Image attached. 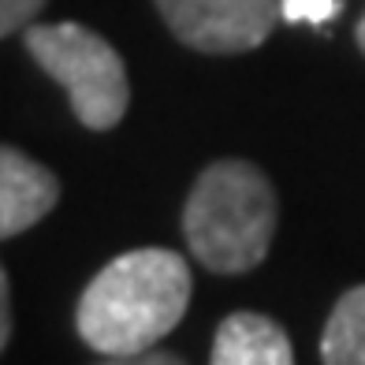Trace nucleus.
<instances>
[{
	"label": "nucleus",
	"mask_w": 365,
	"mask_h": 365,
	"mask_svg": "<svg viewBox=\"0 0 365 365\" xmlns=\"http://www.w3.org/2000/svg\"><path fill=\"white\" fill-rule=\"evenodd\" d=\"M209 365H294V351L272 317L239 309L217 328Z\"/></svg>",
	"instance_id": "6"
},
{
	"label": "nucleus",
	"mask_w": 365,
	"mask_h": 365,
	"mask_svg": "<svg viewBox=\"0 0 365 365\" xmlns=\"http://www.w3.org/2000/svg\"><path fill=\"white\" fill-rule=\"evenodd\" d=\"M276 190L250 160H217L197 175L182 209L194 257L212 272H250L276 235Z\"/></svg>",
	"instance_id": "2"
},
{
	"label": "nucleus",
	"mask_w": 365,
	"mask_h": 365,
	"mask_svg": "<svg viewBox=\"0 0 365 365\" xmlns=\"http://www.w3.org/2000/svg\"><path fill=\"white\" fill-rule=\"evenodd\" d=\"M321 361L324 365H365V284L351 287L321 336Z\"/></svg>",
	"instance_id": "7"
},
{
	"label": "nucleus",
	"mask_w": 365,
	"mask_h": 365,
	"mask_svg": "<svg viewBox=\"0 0 365 365\" xmlns=\"http://www.w3.org/2000/svg\"><path fill=\"white\" fill-rule=\"evenodd\" d=\"M190 269L175 250L145 246L108 261L75 309V328L97 354H138L157 346L190 306Z\"/></svg>",
	"instance_id": "1"
},
{
	"label": "nucleus",
	"mask_w": 365,
	"mask_h": 365,
	"mask_svg": "<svg viewBox=\"0 0 365 365\" xmlns=\"http://www.w3.org/2000/svg\"><path fill=\"white\" fill-rule=\"evenodd\" d=\"M60 202V179L23 149L0 145V239H15L45 220Z\"/></svg>",
	"instance_id": "5"
},
{
	"label": "nucleus",
	"mask_w": 365,
	"mask_h": 365,
	"mask_svg": "<svg viewBox=\"0 0 365 365\" xmlns=\"http://www.w3.org/2000/svg\"><path fill=\"white\" fill-rule=\"evenodd\" d=\"M26 48L71 97L82 127L108 130L127 115L130 86L120 53L78 23L26 26Z\"/></svg>",
	"instance_id": "3"
},
{
	"label": "nucleus",
	"mask_w": 365,
	"mask_h": 365,
	"mask_svg": "<svg viewBox=\"0 0 365 365\" xmlns=\"http://www.w3.org/2000/svg\"><path fill=\"white\" fill-rule=\"evenodd\" d=\"M11 339V298H8V272L0 264V351Z\"/></svg>",
	"instance_id": "11"
},
{
	"label": "nucleus",
	"mask_w": 365,
	"mask_h": 365,
	"mask_svg": "<svg viewBox=\"0 0 365 365\" xmlns=\"http://www.w3.org/2000/svg\"><path fill=\"white\" fill-rule=\"evenodd\" d=\"M339 0H279V15L284 23H313V26H324L328 19L339 15Z\"/></svg>",
	"instance_id": "8"
},
{
	"label": "nucleus",
	"mask_w": 365,
	"mask_h": 365,
	"mask_svg": "<svg viewBox=\"0 0 365 365\" xmlns=\"http://www.w3.org/2000/svg\"><path fill=\"white\" fill-rule=\"evenodd\" d=\"M172 34L212 56L250 53L276 30L279 0H157Z\"/></svg>",
	"instance_id": "4"
},
{
	"label": "nucleus",
	"mask_w": 365,
	"mask_h": 365,
	"mask_svg": "<svg viewBox=\"0 0 365 365\" xmlns=\"http://www.w3.org/2000/svg\"><path fill=\"white\" fill-rule=\"evenodd\" d=\"M97 365H187L179 354L172 351H157V346H149V351H138V354H108L105 361Z\"/></svg>",
	"instance_id": "10"
},
{
	"label": "nucleus",
	"mask_w": 365,
	"mask_h": 365,
	"mask_svg": "<svg viewBox=\"0 0 365 365\" xmlns=\"http://www.w3.org/2000/svg\"><path fill=\"white\" fill-rule=\"evenodd\" d=\"M45 0H0V38L30 26V19L41 11Z\"/></svg>",
	"instance_id": "9"
},
{
	"label": "nucleus",
	"mask_w": 365,
	"mask_h": 365,
	"mask_svg": "<svg viewBox=\"0 0 365 365\" xmlns=\"http://www.w3.org/2000/svg\"><path fill=\"white\" fill-rule=\"evenodd\" d=\"M358 45H361V53H365V15H361V23H358Z\"/></svg>",
	"instance_id": "12"
}]
</instances>
